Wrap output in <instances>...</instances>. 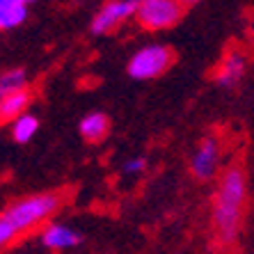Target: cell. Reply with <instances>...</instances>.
I'll use <instances>...</instances> for the list:
<instances>
[{
    "instance_id": "1",
    "label": "cell",
    "mask_w": 254,
    "mask_h": 254,
    "mask_svg": "<svg viewBox=\"0 0 254 254\" xmlns=\"http://www.w3.org/2000/svg\"><path fill=\"white\" fill-rule=\"evenodd\" d=\"M248 208V170L243 163H231L220 172L218 188L211 204V231L220 250H231L241 238L243 218Z\"/></svg>"
},
{
    "instance_id": "2",
    "label": "cell",
    "mask_w": 254,
    "mask_h": 254,
    "mask_svg": "<svg viewBox=\"0 0 254 254\" xmlns=\"http://www.w3.org/2000/svg\"><path fill=\"white\" fill-rule=\"evenodd\" d=\"M64 201H66L64 192H58V190H53V192H37V195H28L12 201L2 215L16 227L18 234H25V231L48 222L53 215H58L62 211V206H64Z\"/></svg>"
},
{
    "instance_id": "3",
    "label": "cell",
    "mask_w": 254,
    "mask_h": 254,
    "mask_svg": "<svg viewBox=\"0 0 254 254\" xmlns=\"http://www.w3.org/2000/svg\"><path fill=\"white\" fill-rule=\"evenodd\" d=\"M174 51L163 44H149V46L140 48L137 53L126 64V73L133 80H151V78L163 76L172 64H174Z\"/></svg>"
},
{
    "instance_id": "4",
    "label": "cell",
    "mask_w": 254,
    "mask_h": 254,
    "mask_svg": "<svg viewBox=\"0 0 254 254\" xmlns=\"http://www.w3.org/2000/svg\"><path fill=\"white\" fill-rule=\"evenodd\" d=\"M186 7L177 0H140L137 5L135 21L144 30L158 32V30H167L184 18Z\"/></svg>"
},
{
    "instance_id": "5",
    "label": "cell",
    "mask_w": 254,
    "mask_h": 254,
    "mask_svg": "<svg viewBox=\"0 0 254 254\" xmlns=\"http://www.w3.org/2000/svg\"><path fill=\"white\" fill-rule=\"evenodd\" d=\"M137 5H140V0H108L89 23L92 35H108V32L117 30L124 21L135 18Z\"/></svg>"
},
{
    "instance_id": "6",
    "label": "cell",
    "mask_w": 254,
    "mask_h": 254,
    "mask_svg": "<svg viewBox=\"0 0 254 254\" xmlns=\"http://www.w3.org/2000/svg\"><path fill=\"white\" fill-rule=\"evenodd\" d=\"M220 156H222V149H220V140L215 135H206L201 137L199 144H197L195 154L190 158V172L197 181H211V179L218 177L220 170Z\"/></svg>"
},
{
    "instance_id": "7",
    "label": "cell",
    "mask_w": 254,
    "mask_h": 254,
    "mask_svg": "<svg viewBox=\"0 0 254 254\" xmlns=\"http://www.w3.org/2000/svg\"><path fill=\"white\" fill-rule=\"evenodd\" d=\"M245 71H248V58H245V53L229 51L222 58V62L218 64V69H215V83L222 89H231L243 80Z\"/></svg>"
},
{
    "instance_id": "8",
    "label": "cell",
    "mask_w": 254,
    "mask_h": 254,
    "mask_svg": "<svg viewBox=\"0 0 254 254\" xmlns=\"http://www.w3.org/2000/svg\"><path fill=\"white\" fill-rule=\"evenodd\" d=\"M78 130H80V137L85 142L99 144V142H103L110 135V117L106 113H89L80 119Z\"/></svg>"
},
{
    "instance_id": "9",
    "label": "cell",
    "mask_w": 254,
    "mask_h": 254,
    "mask_svg": "<svg viewBox=\"0 0 254 254\" xmlns=\"http://www.w3.org/2000/svg\"><path fill=\"white\" fill-rule=\"evenodd\" d=\"M80 241H83L80 231L64 227V225H48L42 231V243L48 250H69V248L80 245Z\"/></svg>"
},
{
    "instance_id": "10",
    "label": "cell",
    "mask_w": 254,
    "mask_h": 254,
    "mask_svg": "<svg viewBox=\"0 0 254 254\" xmlns=\"http://www.w3.org/2000/svg\"><path fill=\"white\" fill-rule=\"evenodd\" d=\"M32 89L25 87V89H18L14 94H9L7 99L0 101V113H2V122H14L16 117L25 115V110L30 108L32 103Z\"/></svg>"
},
{
    "instance_id": "11",
    "label": "cell",
    "mask_w": 254,
    "mask_h": 254,
    "mask_svg": "<svg viewBox=\"0 0 254 254\" xmlns=\"http://www.w3.org/2000/svg\"><path fill=\"white\" fill-rule=\"evenodd\" d=\"M28 18V2L25 0H0V32L14 30Z\"/></svg>"
},
{
    "instance_id": "12",
    "label": "cell",
    "mask_w": 254,
    "mask_h": 254,
    "mask_svg": "<svg viewBox=\"0 0 254 254\" xmlns=\"http://www.w3.org/2000/svg\"><path fill=\"white\" fill-rule=\"evenodd\" d=\"M39 130V119L35 115H21L12 122V137L16 144H28Z\"/></svg>"
},
{
    "instance_id": "13",
    "label": "cell",
    "mask_w": 254,
    "mask_h": 254,
    "mask_svg": "<svg viewBox=\"0 0 254 254\" xmlns=\"http://www.w3.org/2000/svg\"><path fill=\"white\" fill-rule=\"evenodd\" d=\"M25 87H28V73L23 69H9L0 73V101Z\"/></svg>"
},
{
    "instance_id": "14",
    "label": "cell",
    "mask_w": 254,
    "mask_h": 254,
    "mask_svg": "<svg viewBox=\"0 0 254 254\" xmlns=\"http://www.w3.org/2000/svg\"><path fill=\"white\" fill-rule=\"evenodd\" d=\"M18 236H21V234L16 231V227H14L5 215H0V250L5 248V245H9L12 241H16Z\"/></svg>"
},
{
    "instance_id": "15",
    "label": "cell",
    "mask_w": 254,
    "mask_h": 254,
    "mask_svg": "<svg viewBox=\"0 0 254 254\" xmlns=\"http://www.w3.org/2000/svg\"><path fill=\"white\" fill-rule=\"evenodd\" d=\"M144 170H147V158L144 156H135V158H128L124 163V174H128V177H137Z\"/></svg>"
},
{
    "instance_id": "16",
    "label": "cell",
    "mask_w": 254,
    "mask_h": 254,
    "mask_svg": "<svg viewBox=\"0 0 254 254\" xmlns=\"http://www.w3.org/2000/svg\"><path fill=\"white\" fill-rule=\"evenodd\" d=\"M177 2H181L184 7H190V5H197V2H201V0H177Z\"/></svg>"
},
{
    "instance_id": "17",
    "label": "cell",
    "mask_w": 254,
    "mask_h": 254,
    "mask_svg": "<svg viewBox=\"0 0 254 254\" xmlns=\"http://www.w3.org/2000/svg\"><path fill=\"white\" fill-rule=\"evenodd\" d=\"M25 2H28V5H30V2H37V0H25Z\"/></svg>"
},
{
    "instance_id": "18",
    "label": "cell",
    "mask_w": 254,
    "mask_h": 254,
    "mask_svg": "<svg viewBox=\"0 0 254 254\" xmlns=\"http://www.w3.org/2000/svg\"><path fill=\"white\" fill-rule=\"evenodd\" d=\"M0 122H2V113H0Z\"/></svg>"
}]
</instances>
